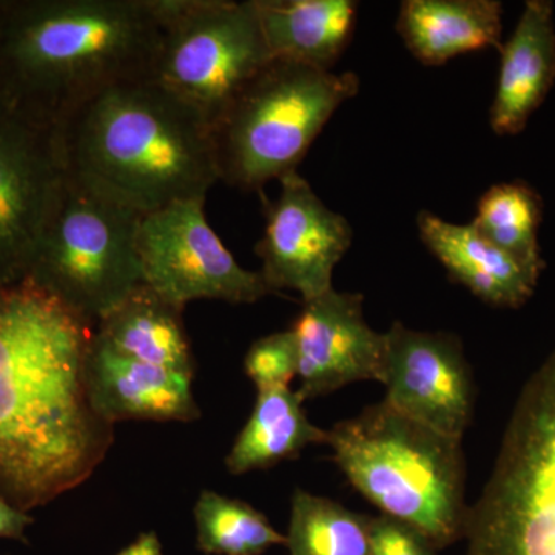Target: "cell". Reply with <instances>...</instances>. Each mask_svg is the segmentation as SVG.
Instances as JSON below:
<instances>
[{
  "label": "cell",
  "instance_id": "1",
  "mask_svg": "<svg viewBox=\"0 0 555 555\" xmlns=\"http://www.w3.org/2000/svg\"><path fill=\"white\" fill-rule=\"evenodd\" d=\"M94 332L30 280L0 286V495L25 513L89 480L115 440L87 386Z\"/></svg>",
  "mask_w": 555,
  "mask_h": 555
},
{
  "label": "cell",
  "instance_id": "2",
  "mask_svg": "<svg viewBox=\"0 0 555 555\" xmlns=\"http://www.w3.org/2000/svg\"><path fill=\"white\" fill-rule=\"evenodd\" d=\"M152 0H0V107L56 130L102 91L152 79Z\"/></svg>",
  "mask_w": 555,
  "mask_h": 555
},
{
  "label": "cell",
  "instance_id": "3",
  "mask_svg": "<svg viewBox=\"0 0 555 555\" xmlns=\"http://www.w3.org/2000/svg\"><path fill=\"white\" fill-rule=\"evenodd\" d=\"M56 137L68 173L142 215L206 199L219 181L210 127L153 80L102 91L73 112Z\"/></svg>",
  "mask_w": 555,
  "mask_h": 555
},
{
  "label": "cell",
  "instance_id": "4",
  "mask_svg": "<svg viewBox=\"0 0 555 555\" xmlns=\"http://www.w3.org/2000/svg\"><path fill=\"white\" fill-rule=\"evenodd\" d=\"M335 463L382 514L443 550L465 537L462 440L408 418L385 400L327 430Z\"/></svg>",
  "mask_w": 555,
  "mask_h": 555
},
{
  "label": "cell",
  "instance_id": "5",
  "mask_svg": "<svg viewBox=\"0 0 555 555\" xmlns=\"http://www.w3.org/2000/svg\"><path fill=\"white\" fill-rule=\"evenodd\" d=\"M358 90L356 73L270 61L211 127L219 181L261 192L297 171L328 119Z\"/></svg>",
  "mask_w": 555,
  "mask_h": 555
},
{
  "label": "cell",
  "instance_id": "6",
  "mask_svg": "<svg viewBox=\"0 0 555 555\" xmlns=\"http://www.w3.org/2000/svg\"><path fill=\"white\" fill-rule=\"evenodd\" d=\"M463 539L466 555H555V349L517 398Z\"/></svg>",
  "mask_w": 555,
  "mask_h": 555
},
{
  "label": "cell",
  "instance_id": "7",
  "mask_svg": "<svg viewBox=\"0 0 555 555\" xmlns=\"http://www.w3.org/2000/svg\"><path fill=\"white\" fill-rule=\"evenodd\" d=\"M144 215L65 170L25 280L98 323L142 284Z\"/></svg>",
  "mask_w": 555,
  "mask_h": 555
},
{
  "label": "cell",
  "instance_id": "8",
  "mask_svg": "<svg viewBox=\"0 0 555 555\" xmlns=\"http://www.w3.org/2000/svg\"><path fill=\"white\" fill-rule=\"evenodd\" d=\"M159 24L153 82L211 127L272 61L251 0H152Z\"/></svg>",
  "mask_w": 555,
  "mask_h": 555
},
{
  "label": "cell",
  "instance_id": "9",
  "mask_svg": "<svg viewBox=\"0 0 555 555\" xmlns=\"http://www.w3.org/2000/svg\"><path fill=\"white\" fill-rule=\"evenodd\" d=\"M204 204L206 199L178 201L142 217V283L182 309L195 299L251 305L272 294L261 273L241 268L218 238Z\"/></svg>",
  "mask_w": 555,
  "mask_h": 555
},
{
  "label": "cell",
  "instance_id": "10",
  "mask_svg": "<svg viewBox=\"0 0 555 555\" xmlns=\"http://www.w3.org/2000/svg\"><path fill=\"white\" fill-rule=\"evenodd\" d=\"M64 178L56 130L0 107V286L27 278Z\"/></svg>",
  "mask_w": 555,
  "mask_h": 555
},
{
  "label": "cell",
  "instance_id": "11",
  "mask_svg": "<svg viewBox=\"0 0 555 555\" xmlns=\"http://www.w3.org/2000/svg\"><path fill=\"white\" fill-rule=\"evenodd\" d=\"M280 195L264 198L266 228L257 244L270 292L295 291L309 301L334 288L332 278L353 240L349 221L331 210L297 171L280 179Z\"/></svg>",
  "mask_w": 555,
  "mask_h": 555
},
{
  "label": "cell",
  "instance_id": "12",
  "mask_svg": "<svg viewBox=\"0 0 555 555\" xmlns=\"http://www.w3.org/2000/svg\"><path fill=\"white\" fill-rule=\"evenodd\" d=\"M379 383L400 414L462 440L474 414V382L462 343L444 332L393 323L385 332Z\"/></svg>",
  "mask_w": 555,
  "mask_h": 555
},
{
  "label": "cell",
  "instance_id": "13",
  "mask_svg": "<svg viewBox=\"0 0 555 555\" xmlns=\"http://www.w3.org/2000/svg\"><path fill=\"white\" fill-rule=\"evenodd\" d=\"M363 295L331 288L305 301L295 320L298 396L302 401L335 392L350 383L377 379L385 357V334L364 320Z\"/></svg>",
  "mask_w": 555,
  "mask_h": 555
},
{
  "label": "cell",
  "instance_id": "14",
  "mask_svg": "<svg viewBox=\"0 0 555 555\" xmlns=\"http://www.w3.org/2000/svg\"><path fill=\"white\" fill-rule=\"evenodd\" d=\"M192 379L188 374L122 356L94 332L87 356V386L94 411L112 425L126 420L199 418Z\"/></svg>",
  "mask_w": 555,
  "mask_h": 555
},
{
  "label": "cell",
  "instance_id": "15",
  "mask_svg": "<svg viewBox=\"0 0 555 555\" xmlns=\"http://www.w3.org/2000/svg\"><path fill=\"white\" fill-rule=\"evenodd\" d=\"M500 56L489 122L499 137H516L555 83L553 2L526 0L513 35L500 47Z\"/></svg>",
  "mask_w": 555,
  "mask_h": 555
},
{
  "label": "cell",
  "instance_id": "16",
  "mask_svg": "<svg viewBox=\"0 0 555 555\" xmlns=\"http://www.w3.org/2000/svg\"><path fill=\"white\" fill-rule=\"evenodd\" d=\"M416 224L427 250L486 305L518 309L534 295L540 273L494 246L473 225L452 224L429 211H422Z\"/></svg>",
  "mask_w": 555,
  "mask_h": 555
},
{
  "label": "cell",
  "instance_id": "17",
  "mask_svg": "<svg viewBox=\"0 0 555 555\" xmlns=\"http://www.w3.org/2000/svg\"><path fill=\"white\" fill-rule=\"evenodd\" d=\"M272 60L334 72L357 24L353 0H251Z\"/></svg>",
  "mask_w": 555,
  "mask_h": 555
},
{
  "label": "cell",
  "instance_id": "18",
  "mask_svg": "<svg viewBox=\"0 0 555 555\" xmlns=\"http://www.w3.org/2000/svg\"><path fill=\"white\" fill-rule=\"evenodd\" d=\"M503 5L496 0H404L397 33L426 67L502 47Z\"/></svg>",
  "mask_w": 555,
  "mask_h": 555
},
{
  "label": "cell",
  "instance_id": "19",
  "mask_svg": "<svg viewBox=\"0 0 555 555\" xmlns=\"http://www.w3.org/2000/svg\"><path fill=\"white\" fill-rule=\"evenodd\" d=\"M182 312L142 283L102 318L96 335L122 356L193 377L195 360Z\"/></svg>",
  "mask_w": 555,
  "mask_h": 555
},
{
  "label": "cell",
  "instance_id": "20",
  "mask_svg": "<svg viewBox=\"0 0 555 555\" xmlns=\"http://www.w3.org/2000/svg\"><path fill=\"white\" fill-rule=\"evenodd\" d=\"M302 403L291 387L258 392L254 412L225 459L229 473L266 469L295 459L310 444L326 443L327 430L310 422Z\"/></svg>",
  "mask_w": 555,
  "mask_h": 555
},
{
  "label": "cell",
  "instance_id": "21",
  "mask_svg": "<svg viewBox=\"0 0 555 555\" xmlns=\"http://www.w3.org/2000/svg\"><path fill=\"white\" fill-rule=\"evenodd\" d=\"M543 201L524 181L500 182L478 201L474 229L526 268L542 273L545 261L539 246Z\"/></svg>",
  "mask_w": 555,
  "mask_h": 555
},
{
  "label": "cell",
  "instance_id": "22",
  "mask_svg": "<svg viewBox=\"0 0 555 555\" xmlns=\"http://www.w3.org/2000/svg\"><path fill=\"white\" fill-rule=\"evenodd\" d=\"M372 517L295 489L286 546L291 555H369Z\"/></svg>",
  "mask_w": 555,
  "mask_h": 555
},
{
  "label": "cell",
  "instance_id": "23",
  "mask_svg": "<svg viewBox=\"0 0 555 555\" xmlns=\"http://www.w3.org/2000/svg\"><path fill=\"white\" fill-rule=\"evenodd\" d=\"M195 524L198 547L210 555H261L287 542L254 506L214 491L201 492Z\"/></svg>",
  "mask_w": 555,
  "mask_h": 555
},
{
  "label": "cell",
  "instance_id": "24",
  "mask_svg": "<svg viewBox=\"0 0 555 555\" xmlns=\"http://www.w3.org/2000/svg\"><path fill=\"white\" fill-rule=\"evenodd\" d=\"M244 371L261 390L288 387L298 377V350L294 332H276L257 339L248 349Z\"/></svg>",
  "mask_w": 555,
  "mask_h": 555
},
{
  "label": "cell",
  "instance_id": "25",
  "mask_svg": "<svg viewBox=\"0 0 555 555\" xmlns=\"http://www.w3.org/2000/svg\"><path fill=\"white\" fill-rule=\"evenodd\" d=\"M437 547L422 531L389 516L372 517L369 555H437Z\"/></svg>",
  "mask_w": 555,
  "mask_h": 555
},
{
  "label": "cell",
  "instance_id": "26",
  "mask_svg": "<svg viewBox=\"0 0 555 555\" xmlns=\"http://www.w3.org/2000/svg\"><path fill=\"white\" fill-rule=\"evenodd\" d=\"M33 524H35V518L14 506L5 496L0 495V539L20 540V542L27 543L25 531Z\"/></svg>",
  "mask_w": 555,
  "mask_h": 555
},
{
  "label": "cell",
  "instance_id": "27",
  "mask_svg": "<svg viewBox=\"0 0 555 555\" xmlns=\"http://www.w3.org/2000/svg\"><path fill=\"white\" fill-rule=\"evenodd\" d=\"M118 555H163V546L155 532H144Z\"/></svg>",
  "mask_w": 555,
  "mask_h": 555
}]
</instances>
